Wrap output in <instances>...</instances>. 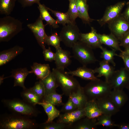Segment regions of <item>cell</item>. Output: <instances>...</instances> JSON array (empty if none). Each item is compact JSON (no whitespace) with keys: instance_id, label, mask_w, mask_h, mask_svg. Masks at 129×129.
<instances>
[{"instance_id":"1","label":"cell","mask_w":129,"mask_h":129,"mask_svg":"<svg viewBox=\"0 0 129 129\" xmlns=\"http://www.w3.org/2000/svg\"><path fill=\"white\" fill-rule=\"evenodd\" d=\"M38 125L30 117L13 113L0 116V129H34Z\"/></svg>"},{"instance_id":"2","label":"cell","mask_w":129,"mask_h":129,"mask_svg":"<svg viewBox=\"0 0 129 129\" xmlns=\"http://www.w3.org/2000/svg\"><path fill=\"white\" fill-rule=\"evenodd\" d=\"M52 72L63 94L66 96L69 97L76 92L81 86L78 81L73 76L66 73L64 69L54 68Z\"/></svg>"},{"instance_id":"3","label":"cell","mask_w":129,"mask_h":129,"mask_svg":"<svg viewBox=\"0 0 129 129\" xmlns=\"http://www.w3.org/2000/svg\"><path fill=\"white\" fill-rule=\"evenodd\" d=\"M4 105L12 113L31 118L36 117L40 113L35 106L23 99L17 98L3 99Z\"/></svg>"},{"instance_id":"4","label":"cell","mask_w":129,"mask_h":129,"mask_svg":"<svg viewBox=\"0 0 129 129\" xmlns=\"http://www.w3.org/2000/svg\"><path fill=\"white\" fill-rule=\"evenodd\" d=\"M23 29L22 23L9 15L0 18V41L8 42Z\"/></svg>"},{"instance_id":"5","label":"cell","mask_w":129,"mask_h":129,"mask_svg":"<svg viewBox=\"0 0 129 129\" xmlns=\"http://www.w3.org/2000/svg\"><path fill=\"white\" fill-rule=\"evenodd\" d=\"M83 88L88 100L108 96L112 89L108 82L98 78L90 81Z\"/></svg>"},{"instance_id":"6","label":"cell","mask_w":129,"mask_h":129,"mask_svg":"<svg viewBox=\"0 0 129 129\" xmlns=\"http://www.w3.org/2000/svg\"><path fill=\"white\" fill-rule=\"evenodd\" d=\"M72 48L74 57L83 66H86L97 61L93 49L80 40L77 42Z\"/></svg>"},{"instance_id":"7","label":"cell","mask_w":129,"mask_h":129,"mask_svg":"<svg viewBox=\"0 0 129 129\" xmlns=\"http://www.w3.org/2000/svg\"><path fill=\"white\" fill-rule=\"evenodd\" d=\"M81 33L76 24L70 23L63 26L59 36L61 42L65 46L72 48L79 40Z\"/></svg>"},{"instance_id":"8","label":"cell","mask_w":129,"mask_h":129,"mask_svg":"<svg viewBox=\"0 0 129 129\" xmlns=\"http://www.w3.org/2000/svg\"><path fill=\"white\" fill-rule=\"evenodd\" d=\"M108 82L113 89H127L129 86V71L125 67L115 70Z\"/></svg>"},{"instance_id":"9","label":"cell","mask_w":129,"mask_h":129,"mask_svg":"<svg viewBox=\"0 0 129 129\" xmlns=\"http://www.w3.org/2000/svg\"><path fill=\"white\" fill-rule=\"evenodd\" d=\"M121 14L108 23L111 33L119 41L124 34L129 30V23L124 18Z\"/></svg>"},{"instance_id":"10","label":"cell","mask_w":129,"mask_h":129,"mask_svg":"<svg viewBox=\"0 0 129 129\" xmlns=\"http://www.w3.org/2000/svg\"><path fill=\"white\" fill-rule=\"evenodd\" d=\"M126 4L125 1H121L107 7L103 16L97 20L99 25L103 26L118 17Z\"/></svg>"},{"instance_id":"11","label":"cell","mask_w":129,"mask_h":129,"mask_svg":"<svg viewBox=\"0 0 129 129\" xmlns=\"http://www.w3.org/2000/svg\"><path fill=\"white\" fill-rule=\"evenodd\" d=\"M43 20L39 16L35 22L28 24L27 26L33 33L38 43L43 50L46 48L44 41L46 33L45 27L46 25L43 24Z\"/></svg>"},{"instance_id":"12","label":"cell","mask_w":129,"mask_h":129,"mask_svg":"<svg viewBox=\"0 0 129 129\" xmlns=\"http://www.w3.org/2000/svg\"><path fill=\"white\" fill-rule=\"evenodd\" d=\"M79 40L84 43L91 48H100L102 43L97 35L96 30L91 27L90 31L86 33H81Z\"/></svg>"},{"instance_id":"13","label":"cell","mask_w":129,"mask_h":129,"mask_svg":"<svg viewBox=\"0 0 129 129\" xmlns=\"http://www.w3.org/2000/svg\"><path fill=\"white\" fill-rule=\"evenodd\" d=\"M97 101L103 114L112 116L119 111L109 96L98 99Z\"/></svg>"},{"instance_id":"14","label":"cell","mask_w":129,"mask_h":129,"mask_svg":"<svg viewBox=\"0 0 129 129\" xmlns=\"http://www.w3.org/2000/svg\"><path fill=\"white\" fill-rule=\"evenodd\" d=\"M85 117L84 108L77 109L73 111L60 114L58 117L57 122L70 124Z\"/></svg>"},{"instance_id":"15","label":"cell","mask_w":129,"mask_h":129,"mask_svg":"<svg viewBox=\"0 0 129 129\" xmlns=\"http://www.w3.org/2000/svg\"><path fill=\"white\" fill-rule=\"evenodd\" d=\"M56 50L54 61L56 68L64 69L71 63L70 53L68 51L64 50L61 47Z\"/></svg>"},{"instance_id":"16","label":"cell","mask_w":129,"mask_h":129,"mask_svg":"<svg viewBox=\"0 0 129 129\" xmlns=\"http://www.w3.org/2000/svg\"><path fill=\"white\" fill-rule=\"evenodd\" d=\"M65 72L73 76H75L84 80L90 81L95 80L98 78L94 75V70L88 68L85 66L78 68L73 71H70Z\"/></svg>"},{"instance_id":"17","label":"cell","mask_w":129,"mask_h":129,"mask_svg":"<svg viewBox=\"0 0 129 129\" xmlns=\"http://www.w3.org/2000/svg\"><path fill=\"white\" fill-rule=\"evenodd\" d=\"M23 48L16 46L9 49L0 52V66H1L8 63L23 51Z\"/></svg>"},{"instance_id":"18","label":"cell","mask_w":129,"mask_h":129,"mask_svg":"<svg viewBox=\"0 0 129 129\" xmlns=\"http://www.w3.org/2000/svg\"><path fill=\"white\" fill-rule=\"evenodd\" d=\"M85 117L79 119L73 123L68 124V129H96L97 126L96 125L97 118H90Z\"/></svg>"},{"instance_id":"19","label":"cell","mask_w":129,"mask_h":129,"mask_svg":"<svg viewBox=\"0 0 129 129\" xmlns=\"http://www.w3.org/2000/svg\"><path fill=\"white\" fill-rule=\"evenodd\" d=\"M9 77H12L14 79V86H19L23 89L26 88L24 85L25 79L27 75L30 74L26 68H18L13 70Z\"/></svg>"},{"instance_id":"20","label":"cell","mask_w":129,"mask_h":129,"mask_svg":"<svg viewBox=\"0 0 129 129\" xmlns=\"http://www.w3.org/2000/svg\"><path fill=\"white\" fill-rule=\"evenodd\" d=\"M87 0H76V4L78 12V17L80 18L83 22L89 24L94 19L91 18L88 13V5Z\"/></svg>"},{"instance_id":"21","label":"cell","mask_w":129,"mask_h":129,"mask_svg":"<svg viewBox=\"0 0 129 129\" xmlns=\"http://www.w3.org/2000/svg\"><path fill=\"white\" fill-rule=\"evenodd\" d=\"M85 116L90 118H97L103 114L97 100H89L84 108Z\"/></svg>"},{"instance_id":"22","label":"cell","mask_w":129,"mask_h":129,"mask_svg":"<svg viewBox=\"0 0 129 129\" xmlns=\"http://www.w3.org/2000/svg\"><path fill=\"white\" fill-rule=\"evenodd\" d=\"M69 97L78 109L84 108L88 101L83 87L81 86L76 92L73 93Z\"/></svg>"},{"instance_id":"23","label":"cell","mask_w":129,"mask_h":129,"mask_svg":"<svg viewBox=\"0 0 129 129\" xmlns=\"http://www.w3.org/2000/svg\"><path fill=\"white\" fill-rule=\"evenodd\" d=\"M97 35L102 44L109 46L120 52L123 51L120 48V42L118 39L113 34H101L97 33Z\"/></svg>"},{"instance_id":"24","label":"cell","mask_w":129,"mask_h":129,"mask_svg":"<svg viewBox=\"0 0 129 129\" xmlns=\"http://www.w3.org/2000/svg\"><path fill=\"white\" fill-rule=\"evenodd\" d=\"M114 68L109 63L104 60L100 62L99 67L94 69L95 73H97V78L104 76L105 81H108L114 72Z\"/></svg>"},{"instance_id":"25","label":"cell","mask_w":129,"mask_h":129,"mask_svg":"<svg viewBox=\"0 0 129 129\" xmlns=\"http://www.w3.org/2000/svg\"><path fill=\"white\" fill-rule=\"evenodd\" d=\"M30 73H34L37 78L43 80L51 72L48 64H41L36 62L33 63L31 67Z\"/></svg>"},{"instance_id":"26","label":"cell","mask_w":129,"mask_h":129,"mask_svg":"<svg viewBox=\"0 0 129 129\" xmlns=\"http://www.w3.org/2000/svg\"><path fill=\"white\" fill-rule=\"evenodd\" d=\"M109 96L119 109L124 105L128 100L127 94L123 90L113 89L111 91Z\"/></svg>"},{"instance_id":"27","label":"cell","mask_w":129,"mask_h":129,"mask_svg":"<svg viewBox=\"0 0 129 129\" xmlns=\"http://www.w3.org/2000/svg\"><path fill=\"white\" fill-rule=\"evenodd\" d=\"M38 4V7L40 12L39 16L43 20L46 21L47 23L46 25H49L52 26L54 28L59 27L56 20L54 19L50 15L48 11V7L40 2Z\"/></svg>"},{"instance_id":"28","label":"cell","mask_w":129,"mask_h":129,"mask_svg":"<svg viewBox=\"0 0 129 129\" xmlns=\"http://www.w3.org/2000/svg\"><path fill=\"white\" fill-rule=\"evenodd\" d=\"M38 104L43 107L47 115L48 119L45 123L53 121L60 114V111L56 108L55 106L52 104L45 102H42Z\"/></svg>"},{"instance_id":"29","label":"cell","mask_w":129,"mask_h":129,"mask_svg":"<svg viewBox=\"0 0 129 129\" xmlns=\"http://www.w3.org/2000/svg\"><path fill=\"white\" fill-rule=\"evenodd\" d=\"M21 95L23 99L35 106L42 102V99L34 92L30 88L23 89Z\"/></svg>"},{"instance_id":"30","label":"cell","mask_w":129,"mask_h":129,"mask_svg":"<svg viewBox=\"0 0 129 129\" xmlns=\"http://www.w3.org/2000/svg\"><path fill=\"white\" fill-rule=\"evenodd\" d=\"M41 80L43 83L45 87V96L56 91V89L59 86L55 77L52 72H51L46 77Z\"/></svg>"},{"instance_id":"31","label":"cell","mask_w":129,"mask_h":129,"mask_svg":"<svg viewBox=\"0 0 129 129\" xmlns=\"http://www.w3.org/2000/svg\"><path fill=\"white\" fill-rule=\"evenodd\" d=\"M63 94H60L56 91L49 93L45 95L43 98L42 102L49 103L54 106H63L64 104L62 101Z\"/></svg>"},{"instance_id":"32","label":"cell","mask_w":129,"mask_h":129,"mask_svg":"<svg viewBox=\"0 0 129 129\" xmlns=\"http://www.w3.org/2000/svg\"><path fill=\"white\" fill-rule=\"evenodd\" d=\"M16 0H0V14L9 15L15 6Z\"/></svg>"},{"instance_id":"33","label":"cell","mask_w":129,"mask_h":129,"mask_svg":"<svg viewBox=\"0 0 129 129\" xmlns=\"http://www.w3.org/2000/svg\"><path fill=\"white\" fill-rule=\"evenodd\" d=\"M100 48L102 50L101 57L103 59V60L111 63L114 66H115L116 64L114 60V57L115 56H118V55L116 52V50L113 49L111 50H108L102 46Z\"/></svg>"},{"instance_id":"34","label":"cell","mask_w":129,"mask_h":129,"mask_svg":"<svg viewBox=\"0 0 129 129\" xmlns=\"http://www.w3.org/2000/svg\"><path fill=\"white\" fill-rule=\"evenodd\" d=\"M47 8L48 10L50 11L56 17V20L58 24L64 26L67 24L71 23L67 12L63 13L53 10L48 7Z\"/></svg>"},{"instance_id":"35","label":"cell","mask_w":129,"mask_h":129,"mask_svg":"<svg viewBox=\"0 0 129 129\" xmlns=\"http://www.w3.org/2000/svg\"><path fill=\"white\" fill-rule=\"evenodd\" d=\"M111 116L109 115L102 114L97 118L96 125H101L110 128L116 127V124H115L112 120Z\"/></svg>"},{"instance_id":"36","label":"cell","mask_w":129,"mask_h":129,"mask_svg":"<svg viewBox=\"0 0 129 129\" xmlns=\"http://www.w3.org/2000/svg\"><path fill=\"white\" fill-rule=\"evenodd\" d=\"M69 2V9L67 12L71 23L76 24L75 20L78 16V12L76 4V0H71Z\"/></svg>"},{"instance_id":"37","label":"cell","mask_w":129,"mask_h":129,"mask_svg":"<svg viewBox=\"0 0 129 129\" xmlns=\"http://www.w3.org/2000/svg\"><path fill=\"white\" fill-rule=\"evenodd\" d=\"M61 42L59 35L56 32L52 34L50 36L46 34L45 39V43L48 45H51L55 48L56 49L60 47V42Z\"/></svg>"},{"instance_id":"38","label":"cell","mask_w":129,"mask_h":129,"mask_svg":"<svg viewBox=\"0 0 129 129\" xmlns=\"http://www.w3.org/2000/svg\"><path fill=\"white\" fill-rule=\"evenodd\" d=\"M68 124L56 122H45L38 125V128L41 129H68Z\"/></svg>"},{"instance_id":"39","label":"cell","mask_w":129,"mask_h":129,"mask_svg":"<svg viewBox=\"0 0 129 129\" xmlns=\"http://www.w3.org/2000/svg\"><path fill=\"white\" fill-rule=\"evenodd\" d=\"M30 88L43 100L45 95V92L44 85L41 80L36 82L33 86Z\"/></svg>"},{"instance_id":"40","label":"cell","mask_w":129,"mask_h":129,"mask_svg":"<svg viewBox=\"0 0 129 129\" xmlns=\"http://www.w3.org/2000/svg\"><path fill=\"white\" fill-rule=\"evenodd\" d=\"M77 109V108L72 102L71 98L69 97L68 101L63 105L60 111L64 113L73 111Z\"/></svg>"},{"instance_id":"41","label":"cell","mask_w":129,"mask_h":129,"mask_svg":"<svg viewBox=\"0 0 129 129\" xmlns=\"http://www.w3.org/2000/svg\"><path fill=\"white\" fill-rule=\"evenodd\" d=\"M43 54L45 61L51 62L54 60L55 54L52 51L50 47L43 50Z\"/></svg>"},{"instance_id":"42","label":"cell","mask_w":129,"mask_h":129,"mask_svg":"<svg viewBox=\"0 0 129 129\" xmlns=\"http://www.w3.org/2000/svg\"><path fill=\"white\" fill-rule=\"evenodd\" d=\"M120 41V46L124 48L129 47V30L124 34Z\"/></svg>"},{"instance_id":"43","label":"cell","mask_w":129,"mask_h":129,"mask_svg":"<svg viewBox=\"0 0 129 129\" xmlns=\"http://www.w3.org/2000/svg\"><path fill=\"white\" fill-rule=\"evenodd\" d=\"M40 0H18V2L23 8L30 6L33 4L36 3L38 4L40 3Z\"/></svg>"},{"instance_id":"44","label":"cell","mask_w":129,"mask_h":129,"mask_svg":"<svg viewBox=\"0 0 129 129\" xmlns=\"http://www.w3.org/2000/svg\"><path fill=\"white\" fill-rule=\"evenodd\" d=\"M118 56L121 58L124 61L125 68L129 71V55L124 54L123 51L120 52Z\"/></svg>"},{"instance_id":"45","label":"cell","mask_w":129,"mask_h":129,"mask_svg":"<svg viewBox=\"0 0 129 129\" xmlns=\"http://www.w3.org/2000/svg\"><path fill=\"white\" fill-rule=\"evenodd\" d=\"M127 7L121 15L129 23V1L126 3Z\"/></svg>"},{"instance_id":"46","label":"cell","mask_w":129,"mask_h":129,"mask_svg":"<svg viewBox=\"0 0 129 129\" xmlns=\"http://www.w3.org/2000/svg\"><path fill=\"white\" fill-rule=\"evenodd\" d=\"M116 127L119 129H129V124L123 123L116 124Z\"/></svg>"},{"instance_id":"47","label":"cell","mask_w":129,"mask_h":129,"mask_svg":"<svg viewBox=\"0 0 129 129\" xmlns=\"http://www.w3.org/2000/svg\"><path fill=\"white\" fill-rule=\"evenodd\" d=\"M123 52L125 54L129 55V47L125 48Z\"/></svg>"},{"instance_id":"48","label":"cell","mask_w":129,"mask_h":129,"mask_svg":"<svg viewBox=\"0 0 129 129\" xmlns=\"http://www.w3.org/2000/svg\"><path fill=\"white\" fill-rule=\"evenodd\" d=\"M4 75H3L0 77V85H1L3 82L5 78H7L8 77L4 78Z\"/></svg>"},{"instance_id":"49","label":"cell","mask_w":129,"mask_h":129,"mask_svg":"<svg viewBox=\"0 0 129 129\" xmlns=\"http://www.w3.org/2000/svg\"><path fill=\"white\" fill-rule=\"evenodd\" d=\"M129 92V86L127 88Z\"/></svg>"},{"instance_id":"50","label":"cell","mask_w":129,"mask_h":129,"mask_svg":"<svg viewBox=\"0 0 129 129\" xmlns=\"http://www.w3.org/2000/svg\"><path fill=\"white\" fill-rule=\"evenodd\" d=\"M69 0V1H70L71 0Z\"/></svg>"}]
</instances>
